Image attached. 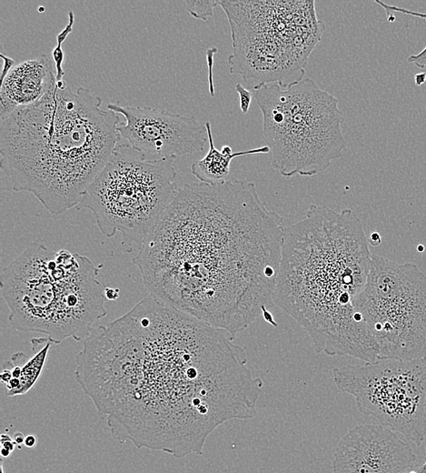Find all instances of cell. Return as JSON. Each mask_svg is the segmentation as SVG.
Listing matches in <instances>:
<instances>
[{
    "instance_id": "9c48e42d",
    "label": "cell",
    "mask_w": 426,
    "mask_h": 473,
    "mask_svg": "<svg viewBox=\"0 0 426 473\" xmlns=\"http://www.w3.org/2000/svg\"><path fill=\"white\" fill-rule=\"evenodd\" d=\"M379 347V360L426 359V276L412 263L372 256L354 302Z\"/></svg>"
},
{
    "instance_id": "d6986e66",
    "label": "cell",
    "mask_w": 426,
    "mask_h": 473,
    "mask_svg": "<svg viewBox=\"0 0 426 473\" xmlns=\"http://www.w3.org/2000/svg\"><path fill=\"white\" fill-rule=\"evenodd\" d=\"M236 91L239 95V100H240V109L244 114H246L249 111L251 102L253 97V93L252 90L246 89L242 84H237L236 86Z\"/></svg>"
},
{
    "instance_id": "9a60e30c",
    "label": "cell",
    "mask_w": 426,
    "mask_h": 473,
    "mask_svg": "<svg viewBox=\"0 0 426 473\" xmlns=\"http://www.w3.org/2000/svg\"><path fill=\"white\" fill-rule=\"evenodd\" d=\"M51 345L52 343L48 340L39 352L36 353L31 359H28V361H26L24 364H22L21 376L19 378L20 385L16 392L13 393L12 397L25 395L35 386L43 372Z\"/></svg>"
},
{
    "instance_id": "e0dca14e",
    "label": "cell",
    "mask_w": 426,
    "mask_h": 473,
    "mask_svg": "<svg viewBox=\"0 0 426 473\" xmlns=\"http://www.w3.org/2000/svg\"><path fill=\"white\" fill-rule=\"evenodd\" d=\"M375 2L380 5V6H382L384 9L386 10V14H389L390 12H400L402 13V14H406V15H411V16L420 17L422 19H426V14H424V13L414 12V11L406 10V9H402V8H396V7L386 5V3H382L380 1H375ZM408 63L416 66L419 69H426V47L422 49L421 52L418 53V54H415V55H412V56L408 57Z\"/></svg>"
},
{
    "instance_id": "8fae6325",
    "label": "cell",
    "mask_w": 426,
    "mask_h": 473,
    "mask_svg": "<svg viewBox=\"0 0 426 473\" xmlns=\"http://www.w3.org/2000/svg\"><path fill=\"white\" fill-rule=\"evenodd\" d=\"M108 109L124 116L118 126L121 140L147 160H163L200 152L208 142L205 125L195 117L149 107L109 104Z\"/></svg>"
},
{
    "instance_id": "603a6c76",
    "label": "cell",
    "mask_w": 426,
    "mask_h": 473,
    "mask_svg": "<svg viewBox=\"0 0 426 473\" xmlns=\"http://www.w3.org/2000/svg\"><path fill=\"white\" fill-rule=\"evenodd\" d=\"M368 241H369V245H371V246L377 247L382 242V237L378 232H372L370 236L368 237Z\"/></svg>"
},
{
    "instance_id": "484cf974",
    "label": "cell",
    "mask_w": 426,
    "mask_h": 473,
    "mask_svg": "<svg viewBox=\"0 0 426 473\" xmlns=\"http://www.w3.org/2000/svg\"><path fill=\"white\" fill-rule=\"evenodd\" d=\"M414 81H415L416 86H422V84H424L426 81V73H419L417 75H415Z\"/></svg>"
},
{
    "instance_id": "4dcf8cb0",
    "label": "cell",
    "mask_w": 426,
    "mask_h": 473,
    "mask_svg": "<svg viewBox=\"0 0 426 473\" xmlns=\"http://www.w3.org/2000/svg\"><path fill=\"white\" fill-rule=\"evenodd\" d=\"M425 416H426V409H425Z\"/></svg>"
},
{
    "instance_id": "d4e9b609",
    "label": "cell",
    "mask_w": 426,
    "mask_h": 473,
    "mask_svg": "<svg viewBox=\"0 0 426 473\" xmlns=\"http://www.w3.org/2000/svg\"><path fill=\"white\" fill-rule=\"evenodd\" d=\"M36 444H37V438H36V435L29 434L28 436H26L24 446H26L27 448L32 449Z\"/></svg>"
},
{
    "instance_id": "3957f363",
    "label": "cell",
    "mask_w": 426,
    "mask_h": 473,
    "mask_svg": "<svg viewBox=\"0 0 426 473\" xmlns=\"http://www.w3.org/2000/svg\"><path fill=\"white\" fill-rule=\"evenodd\" d=\"M372 256L361 220L349 209L311 204L306 218L285 229L272 303L308 333L317 353L379 360L377 342L354 307Z\"/></svg>"
},
{
    "instance_id": "52a82bcc",
    "label": "cell",
    "mask_w": 426,
    "mask_h": 473,
    "mask_svg": "<svg viewBox=\"0 0 426 473\" xmlns=\"http://www.w3.org/2000/svg\"><path fill=\"white\" fill-rule=\"evenodd\" d=\"M263 115V135L271 165L282 177H313L343 158L346 141L339 100L309 77L283 88L253 91Z\"/></svg>"
},
{
    "instance_id": "5bb4252c",
    "label": "cell",
    "mask_w": 426,
    "mask_h": 473,
    "mask_svg": "<svg viewBox=\"0 0 426 473\" xmlns=\"http://www.w3.org/2000/svg\"><path fill=\"white\" fill-rule=\"evenodd\" d=\"M208 134L209 150L204 158L194 162L191 165V173L204 184L215 186L222 185L229 180L231 162L233 158L247 155L270 153L267 146L258 149L233 152L230 146H224L221 150H217L214 144L213 134L210 122L205 123Z\"/></svg>"
},
{
    "instance_id": "44dd1931",
    "label": "cell",
    "mask_w": 426,
    "mask_h": 473,
    "mask_svg": "<svg viewBox=\"0 0 426 473\" xmlns=\"http://www.w3.org/2000/svg\"><path fill=\"white\" fill-rule=\"evenodd\" d=\"M0 442H1L2 447L5 449H8L10 453H12L15 450L16 444L15 443L14 440H12L11 437L9 436L8 434H5V433L2 434L0 437Z\"/></svg>"
},
{
    "instance_id": "7c38bea8",
    "label": "cell",
    "mask_w": 426,
    "mask_h": 473,
    "mask_svg": "<svg viewBox=\"0 0 426 473\" xmlns=\"http://www.w3.org/2000/svg\"><path fill=\"white\" fill-rule=\"evenodd\" d=\"M417 457L410 443L382 425L359 424L341 438L334 473H410Z\"/></svg>"
},
{
    "instance_id": "30bf717a",
    "label": "cell",
    "mask_w": 426,
    "mask_h": 473,
    "mask_svg": "<svg viewBox=\"0 0 426 473\" xmlns=\"http://www.w3.org/2000/svg\"><path fill=\"white\" fill-rule=\"evenodd\" d=\"M335 385L354 397L358 410L422 444L426 433V359H381L333 371Z\"/></svg>"
},
{
    "instance_id": "ba28073f",
    "label": "cell",
    "mask_w": 426,
    "mask_h": 473,
    "mask_svg": "<svg viewBox=\"0 0 426 473\" xmlns=\"http://www.w3.org/2000/svg\"><path fill=\"white\" fill-rule=\"evenodd\" d=\"M175 160H147L119 143L75 209L92 211L106 238L120 232L127 253L132 244L140 249L180 190Z\"/></svg>"
},
{
    "instance_id": "ac0fdd59",
    "label": "cell",
    "mask_w": 426,
    "mask_h": 473,
    "mask_svg": "<svg viewBox=\"0 0 426 473\" xmlns=\"http://www.w3.org/2000/svg\"><path fill=\"white\" fill-rule=\"evenodd\" d=\"M74 25V13L69 12V24L64 31L57 36V47L53 51V59L56 64V80H63L65 76L64 70L62 68V64L64 62V53L62 51V43L67 38V36L72 31V26Z\"/></svg>"
},
{
    "instance_id": "5b68a950",
    "label": "cell",
    "mask_w": 426,
    "mask_h": 473,
    "mask_svg": "<svg viewBox=\"0 0 426 473\" xmlns=\"http://www.w3.org/2000/svg\"><path fill=\"white\" fill-rule=\"evenodd\" d=\"M99 270L89 258L33 243L1 272V290L16 331L37 332L52 344L86 339L108 315Z\"/></svg>"
},
{
    "instance_id": "7402d4cb",
    "label": "cell",
    "mask_w": 426,
    "mask_h": 473,
    "mask_svg": "<svg viewBox=\"0 0 426 473\" xmlns=\"http://www.w3.org/2000/svg\"><path fill=\"white\" fill-rule=\"evenodd\" d=\"M105 299L109 300H117L119 297V290L112 287H105Z\"/></svg>"
},
{
    "instance_id": "277c9868",
    "label": "cell",
    "mask_w": 426,
    "mask_h": 473,
    "mask_svg": "<svg viewBox=\"0 0 426 473\" xmlns=\"http://www.w3.org/2000/svg\"><path fill=\"white\" fill-rule=\"evenodd\" d=\"M86 88L64 80L0 128L1 167L15 192L34 195L51 214L80 203L120 143V117Z\"/></svg>"
},
{
    "instance_id": "ffe728a7",
    "label": "cell",
    "mask_w": 426,
    "mask_h": 473,
    "mask_svg": "<svg viewBox=\"0 0 426 473\" xmlns=\"http://www.w3.org/2000/svg\"><path fill=\"white\" fill-rule=\"evenodd\" d=\"M217 52V48H212L206 51L207 61H208V68H209V89L211 96H215V88H214L213 77H212V68H213L214 54Z\"/></svg>"
},
{
    "instance_id": "83f0119b",
    "label": "cell",
    "mask_w": 426,
    "mask_h": 473,
    "mask_svg": "<svg viewBox=\"0 0 426 473\" xmlns=\"http://www.w3.org/2000/svg\"><path fill=\"white\" fill-rule=\"evenodd\" d=\"M0 453H1V457L3 458V459H8L10 456V454H11V453L8 449H5L3 447H2Z\"/></svg>"
},
{
    "instance_id": "7a4b0ae2",
    "label": "cell",
    "mask_w": 426,
    "mask_h": 473,
    "mask_svg": "<svg viewBox=\"0 0 426 473\" xmlns=\"http://www.w3.org/2000/svg\"><path fill=\"white\" fill-rule=\"evenodd\" d=\"M253 182L187 183L133 259L158 302L236 336L272 303L285 229ZM273 304V303H272Z\"/></svg>"
},
{
    "instance_id": "4fadbf2b",
    "label": "cell",
    "mask_w": 426,
    "mask_h": 473,
    "mask_svg": "<svg viewBox=\"0 0 426 473\" xmlns=\"http://www.w3.org/2000/svg\"><path fill=\"white\" fill-rule=\"evenodd\" d=\"M56 81V70L47 55L14 66L1 77V119H6L16 109L41 100L52 90Z\"/></svg>"
},
{
    "instance_id": "cb8c5ba5",
    "label": "cell",
    "mask_w": 426,
    "mask_h": 473,
    "mask_svg": "<svg viewBox=\"0 0 426 473\" xmlns=\"http://www.w3.org/2000/svg\"><path fill=\"white\" fill-rule=\"evenodd\" d=\"M13 440L15 441V443L16 444V447L17 449H21L23 445L25 444V440H26V436H25L23 433H20V431H16L15 434H14V437H13Z\"/></svg>"
},
{
    "instance_id": "4316f807",
    "label": "cell",
    "mask_w": 426,
    "mask_h": 473,
    "mask_svg": "<svg viewBox=\"0 0 426 473\" xmlns=\"http://www.w3.org/2000/svg\"><path fill=\"white\" fill-rule=\"evenodd\" d=\"M410 473H426V460L425 461H424V463H423L422 465L420 466V467H418V468H415V469H413V470H412Z\"/></svg>"
},
{
    "instance_id": "8992f818",
    "label": "cell",
    "mask_w": 426,
    "mask_h": 473,
    "mask_svg": "<svg viewBox=\"0 0 426 473\" xmlns=\"http://www.w3.org/2000/svg\"><path fill=\"white\" fill-rule=\"evenodd\" d=\"M229 21L233 53L230 74L250 90L304 79L310 55L325 25L314 1H220Z\"/></svg>"
},
{
    "instance_id": "f1b7e54d",
    "label": "cell",
    "mask_w": 426,
    "mask_h": 473,
    "mask_svg": "<svg viewBox=\"0 0 426 473\" xmlns=\"http://www.w3.org/2000/svg\"><path fill=\"white\" fill-rule=\"evenodd\" d=\"M1 473L4 472V467H3V460L1 461Z\"/></svg>"
},
{
    "instance_id": "f546056e",
    "label": "cell",
    "mask_w": 426,
    "mask_h": 473,
    "mask_svg": "<svg viewBox=\"0 0 426 473\" xmlns=\"http://www.w3.org/2000/svg\"><path fill=\"white\" fill-rule=\"evenodd\" d=\"M422 248H423V246H422V245H420V246H418V247H417V249H418V251H423V249H422Z\"/></svg>"
},
{
    "instance_id": "6da1fadb",
    "label": "cell",
    "mask_w": 426,
    "mask_h": 473,
    "mask_svg": "<svg viewBox=\"0 0 426 473\" xmlns=\"http://www.w3.org/2000/svg\"><path fill=\"white\" fill-rule=\"evenodd\" d=\"M236 336L149 296L93 327L75 378L113 436L180 459L225 421L257 416L264 382Z\"/></svg>"
},
{
    "instance_id": "2e32d148",
    "label": "cell",
    "mask_w": 426,
    "mask_h": 473,
    "mask_svg": "<svg viewBox=\"0 0 426 473\" xmlns=\"http://www.w3.org/2000/svg\"><path fill=\"white\" fill-rule=\"evenodd\" d=\"M186 11L193 16L194 18L200 20L207 21L214 15V9L219 6V0L210 1H194L186 0Z\"/></svg>"
}]
</instances>
